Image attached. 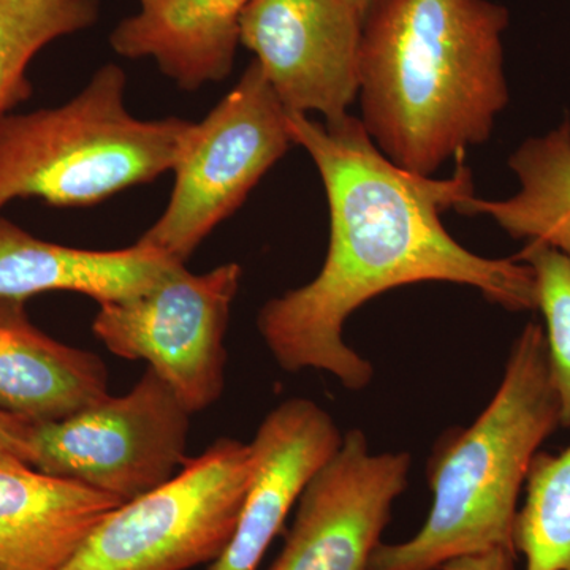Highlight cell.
<instances>
[{"label": "cell", "instance_id": "cell-1", "mask_svg": "<svg viewBox=\"0 0 570 570\" xmlns=\"http://www.w3.org/2000/svg\"><path fill=\"white\" fill-rule=\"evenodd\" d=\"M287 121L324 183L330 242L318 275L258 313V333L284 371H324L351 392L365 390L374 367L348 346L344 326L360 306L401 285H466L513 313L538 309L530 265L471 253L442 224V213L474 195L464 157L450 178L414 175L377 148L360 118L321 122L287 112Z\"/></svg>", "mask_w": 570, "mask_h": 570}, {"label": "cell", "instance_id": "cell-2", "mask_svg": "<svg viewBox=\"0 0 570 570\" xmlns=\"http://www.w3.org/2000/svg\"><path fill=\"white\" fill-rule=\"evenodd\" d=\"M491 0H382L363 26V127L397 167L433 176L493 132L509 104L502 33Z\"/></svg>", "mask_w": 570, "mask_h": 570}, {"label": "cell", "instance_id": "cell-3", "mask_svg": "<svg viewBox=\"0 0 570 570\" xmlns=\"http://www.w3.org/2000/svg\"><path fill=\"white\" fill-rule=\"evenodd\" d=\"M561 426L546 332L528 324L504 376L471 426L442 434L430 461L433 504L414 538L381 543L370 570H436L459 554L513 547L519 499L532 460Z\"/></svg>", "mask_w": 570, "mask_h": 570}, {"label": "cell", "instance_id": "cell-4", "mask_svg": "<svg viewBox=\"0 0 570 570\" xmlns=\"http://www.w3.org/2000/svg\"><path fill=\"white\" fill-rule=\"evenodd\" d=\"M107 63L69 102L0 119V209L17 198L91 206L174 170L193 121H142Z\"/></svg>", "mask_w": 570, "mask_h": 570}, {"label": "cell", "instance_id": "cell-5", "mask_svg": "<svg viewBox=\"0 0 570 570\" xmlns=\"http://www.w3.org/2000/svg\"><path fill=\"white\" fill-rule=\"evenodd\" d=\"M253 474L246 442L220 438L170 482L108 513L59 570H189L217 560Z\"/></svg>", "mask_w": 570, "mask_h": 570}, {"label": "cell", "instance_id": "cell-6", "mask_svg": "<svg viewBox=\"0 0 570 570\" xmlns=\"http://www.w3.org/2000/svg\"><path fill=\"white\" fill-rule=\"evenodd\" d=\"M291 145L287 111L253 61L204 121L193 122L171 170L167 208L138 245L186 264Z\"/></svg>", "mask_w": 570, "mask_h": 570}, {"label": "cell", "instance_id": "cell-7", "mask_svg": "<svg viewBox=\"0 0 570 570\" xmlns=\"http://www.w3.org/2000/svg\"><path fill=\"white\" fill-rule=\"evenodd\" d=\"M189 411L148 366L132 390L55 422L36 423L31 466L122 502L145 497L187 460Z\"/></svg>", "mask_w": 570, "mask_h": 570}, {"label": "cell", "instance_id": "cell-8", "mask_svg": "<svg viewBox=\"0 0 570 570\" xmlns=\"http://www.w3.org/2000/svg\"><path fill=\"white\" fill-rule=\"evenodd\" d=\"M242 279L235 262L204 275L175 264L145 291L100 303L94 335L121 358L148 362L193 414L205 411L223 396L224 341Z\"/></svg>", "mask_w": 570, "mask_h": 570}, {"label": "cell", "instance_id": "cell-9", "mask_svg": "<svg viewBox=\"0 0 570 570\" xmlns=\"http://www.w3.org/2000/svg\"><path fill=\"white\" fill-rule=\"evenodd\" d=\"M411 466L407 452H373L362 430H348L299 494L269 570H370Z\"/></svg>", "mask_w": 570, "mask_h": 570}, {"label": "cell", "instance_id": "cell-10", "mask_svg": "<svg viewBox=\"0 0 570 570\" xmlns=\"http://www.w3.org/2000/svg\"><path fill=\"white\" fill-rule=\"evenodd\" d=\"M363 26L352 0H253L242 45L285 111L336 122L358 97Z\"/></svg>", "mask_w": 570, "mask_h": 570}, {"label": "cell", "instance_id": "cell-11", "mask_svg": "<svg viewBox=\"0 0 570 570\" xmlns=\"http://www.w3.org/2000/svg\"><path fill=\"white\" fill-rule=\"evenodd\" d=\"M335 420L306 397L268 412L253 441V474L234 534L209 570H257L307 482L340 448Z\"/></svg>", "mask_w": 570, "mask_h": 570}, {"label": "cell", "instance_id": "cell-12", "mask_svg": "<svg viewBox=\"0 0 570 570\" xmlns=\"http://www.w3.org/2000/svg\"><path fill=\"white\" fill-rule=\"evenodd\" d=\"M122 502L18 461L0 463V570H59Z\"/></svg>", "mask_w": 570, "mask_h": 570}, {"label": "cell", "instance_id": "cell-13", "mask_svg": "<svg viewBox=\"0 0 570 570\" xmlns=\"http://www.w3.org/2000/svg\"><path fill=\"white\" fill-rule=\"evenodd\" d=\"M253 0H137L138 11L110 33L116 55L151 58L184 91L223 81L242 45V18Z\"/></svg>", "mask_w": 570, "mask_h": 570}, {"label": "cell", "instance_id": "cell-14", "mask_svg": "<svg viewBox=\"0 0 570 570\" xmlns=\"http://www.w3.org/2000/svg\"><path fill=\"white\" fill-rule=\"evenodd\" d=\"M108 395V371L99 355L41 332L24 299L0 298L2 411L32 423L55 422Z\"/></svg>", "mask_w": 570, "mask_h": 570}, {"label": "cell", "instance_id": "cell-15", "mask_svg": "<svg viewBox=\"0 0 570 570\" xmlns=\"http://www.w3.org/2000/svg\"><path fill=\"white\" fill-rule=\"evenodd\" d=\"M175 264L181 262L138 243L118 250L55 245L0 217V298L73 292L100 305L145 291Z\"/></svg>", "mask_w": 570, "mask_h": 570}, {"label": "cell", "instance_id": "cell-16", "mask_svg": "<svg viewBox=\"0 0 570 570\" xmlns=\"http://www.w3.org/2000/svg\"><path fill=\"white\" fill-rule=\"evenodd\" d=\"M509 167L519 179V193L504 200L469 195L456 212L483 214L512 238L546 243L570 255V119L521 142Z\"/></svg>", "mask_w": 570, "mask_h": 570}, {"label": "cell", "instance_id": "cell-17", "mask_svg": "<svg viewBox=\"0 0 570 570\" xmlns=\"http://www.w3.org/2000/svg\"><path fill=\"white\" fill-rule=\"evenodd\" d=\"M99 0H0V119L31 94L28 67L47 45L91 28Z\"/></svg>", "mask_w": 570, "mask_h": 570}, {"label": "cell", "instance_id": "cell-18", "mask_svg": "<svg viewBox=\"0 0 570 570\" xmlns=\"http://www.w3.org/2000/svg\"><path fill=\"white\" fill-rule=\"evenodd\" d=\"M524 485L513 527L524 570H570V445L558 455L535 453Z\"/></svg>", "mask_w": 570, "mask_h": 570}, {"label": "cell", "instance_id": "cell-19", "mask_svg": "<svg viewBox=\"0 0 570 570\" xmlns=\"http://www.w3.org/2000/svg\"><path fill=\"white\" fill-rule=\"evenodd\" d=\"M530 265L538 288V309L546 318L551 381L560 401L561 426H570V255L546 243L528 242L515 255Z\"/></svg>", "mask_w": 570, "mask_h": 570}, {"label": "cell", "instance_id": "cell-20", "mask_svg": "<svg viewBox=\"0 0 570 570\" xmlns=\"http://www.w3.org/2000/svg\"><path fill=\"white\" fill-rule=\"evenodd\" d=\"M33 426L36 423L0 409V463L18 461L31 466Z\"/></svg>", "mask_w": 570, "mask_h": 570}, {"label": "cell", "instance_id": "cell-21", "mask_svg": "<svg viewBox=\"0 0 570 570\" xmlns=\"http://www.w3.org/2000/svg\"><path fill=\"white\" fill-rule=\"evenodd\" d=\"M436 570H517V551L510 547L471 551L450 558Z\"/></svg>", "mask_w": 570, "mask_h": 570}, {"label": "cell", "instance_id": "cell-22", "mask_svg": "<svg viewBox=\"0 0 570 570\" xmlns=\"http://www.w3.org/2000/svg\"><path fill=\"white\" fill-rule=\"evenodd\" d=\"M352 2L355 3L356 9H358L360 13H362L363 20L366 21V18L371 14V11L376 9L382 0H352Z\"/></svg>", "mask_w": 570, "mask_h": 570}]
</instances>
